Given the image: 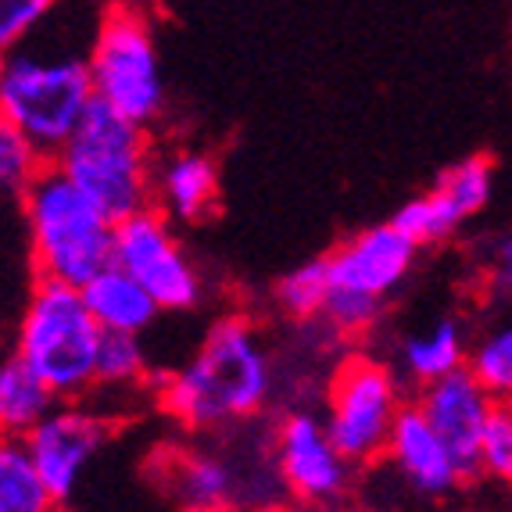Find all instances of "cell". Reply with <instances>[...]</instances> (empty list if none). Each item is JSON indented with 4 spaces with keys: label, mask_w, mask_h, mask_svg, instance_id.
Here are the masks:
<instances>
[{
    "label": "cell",
    "mask_w": 512,
    "mask_h": 512,
    "mask_svg": "<svg viewBox=\"0 0 512 512\" xmlns=\"http://www.w3.org/2000/svg\"><path fill=\"white\" fill-rule=\"evenodd\" d=\"M276 387L273 355L248 316H222L158 387V402L187 434H222L255 419Z\"/></svg>",
    "instance_id": "obj_1"
},
{
    "label": "cell",
    "mask_w": 512,
    "mask_h": 512,
    "mask_svg": "<svg viewBox=\"0 0 512 512\" xmlns=\"http://www.w3.org/2000/svg\"><path fill=\"white\" fill-rule=\"evenodd\" d=\"M18 201L36 276L83 287L115 258V219L54 162H47Z\"/></svg>",
    "instance_id": "obj_2"
},
{
    "label": "cell",
    "mask_w": 512,
    "mask_h": 512,
    "mask_svg": "<svg viewBox=\"0 0 512 512\" xmlns=\"http://www.w3.org/2000/svg\"><path fill=\"white\" fill-rule=\"evenodd\" d=\"M94 101L86 54L40 51L29 47V40L0 54V115L15 122L47 158L69 144Z\"/></svg>",
    "instance_id": "obj_3"
},
{
    "label": "cell",
    "mask_w": 512,
    "mask_h": 512,
    "mask_svg": "<svg viewBox=\"0 0 512 512\" xmlns=\"http://www.w3.org/2000/svg\"><path fill=\"white\" fill-rule=\"evenodd\" d=\"M51 162L115 222L154 205V147L147 126L101 101H94Z\"/></svg>",
    "instance_id": "obj_4"
},
{
    "label": "cell",
    "mask_w": 512,
    "mask_h": 512,
    "mask_svg": "<svg viewBox=\"0 0 512 512\" xmlns=\"http://www.w3.org/2000/svg\"><path fill=\"white\" fill-rule=\"evenodd\" d=\"M101 337L104 330L86 305L83 287L36 276L26 312L18 319L15 355L36 369L61 402H76L94 391Z\"/></svg>",
    "instance_id": "obj_5"
},
{
    "label": "cell",
    "mask_w": 512,
    "mask_h": 512,
    "mask_svg": "<svg viewBox=\"0 0 512 512\" xmlns=\"http://www.w3.org/2000/svg\"><path fill=\"white\" fill-rule=\"evenodd\" d=\"M90 83L94 97L140 126H154L165 111V76L154 26L140 4H108L90 36Z\"/></svg>",
    "instance_id": "obj_6"
},
{
    "label": "cell",
    "mask_w": 512,
    "mask_h": 512,
    "mask_svg": "<svg viewBox=\"0 0 512 512\" xmlns=\"http://www.w3.org/2000/svg\"><path fill=\"white\" fill-rule=\"evenodd\" d=\"M402 409L405 398L394 369L369 355H348L326 384L323 423L344 459L362 470L387 455L394 419Z\"/></svg>",
    "instance_id": "obj_7"
},
{
    "label": "cell",
    "mask_w": 512,
    "mask_h": 512,
    "mask_svg": "<svg viewBox=\"0 0 512 512\" xmlns=\"http://www.w3.org/2000/svg\"><path fill=\"white\" fill-rule=\"evenodd\" d=\"M126 273H133L147 287L162 312H190L205 298V280L197 265L183 251L172 219L158 205L115 222V258Z\"/></svg>",
    "instance_id": "obj_8"
},
{
    "label": "cell",
    "mask_w": 512,
    "mask_h": 512,
    "mask_svg": "<svg viewBox=\"0 0 512 512\" xmlns=\"http://www.w3.org/2000/svg\"><path fill=\"white\" fill-rule=\"evenodd\" d=\"M273 466L283 491L301 505H337L348 498L355 466L341 455L323 416L283 412L273 434Z\"/></svg>",
    "instance_id": "obj_9"
},
{
    "label": "cell",
    "mask_w": 512,
    "mask_h": 512,
    "mask_svg": "<svg viewBox=\"0 0 512 512\" xmlns=\"http://www.w3.org/2000/svg\"><path fill=\"white\" fill-rule=\"evenodd\" d=\"M108 416L101 409H90L86 398L58 402L47 416L29 430V452L43 473V484L51 491L54 505H65L76 498L90 462L108 441Z\"/></svg>",
    "instance_id": "obj_10"
},
{
    "label": "cell",
    "mask_w": 512,
    "mask_h": 512,
    "mask_svg": "<svg viewBox=\"0 0 512 512\" xmlns=\"http://www.w3.org/2000/svg\"><path fill=\"white\" fill-rule=\"evenodd\" d=\"M419 248L423 244L416 237H409L394 219L355 233V237H348L326 255L330 294H348V298H366L387 305V298L412 273Z\"/></svg>",
    "instance_id": "obj_11"
},
{
    "label": "cell",
    "mask_w": 512,
    "mask_h": 512,
    "mask_svg": "<svg viewBox=\"0 0 512 512\" xmlns=\"http://www.w3.org/2000/svg\"><path fill=\"white\" fill-rule=\"evenodd\" d=\"M491 194H495V165L484 154H473L444 169L427 194L405 201L394 222L419 244H437L484 212L491 205Z\"/></svg>",
    "instance_id": "obj_12"
},
{
    "label": "cell",
    "mask_w": 512,
    "mask_h": 512,
    "mask_svg": "<svg viewBox=\"0 0 512 512\" xmlns=\"http://www.w3.org/2000/svg\"><path fill=\"white\" fill-rule=\"evenodd\" d=\"M416 405L430 419V427L444 437L459 462L462 480L480 477V448H484V430L491 423V412L498 409V398L480 384L470 369L462 366L455 373L430 380L419 387Z\"/></svg>",
    "instance_id": "obj_13"
},
{
    "label": "cell",
    "mask_w": 512,
    "mask_h": 512,
    "mask_svg": "<svg viewBox=\"0 0 512 512\" xmlns=\"http://www.w3.org/2000/svg\"><path fill=\"white\" fill-rule=\"evenodd\" d=\"M387 459H391V466L402 473V480L416 495L444 498L466 484L452 448L430 427V419L423 416V409L416 402L405 405L398 412V419H394L391 441H387Z\"/></svg>",
    "instance_id": "obj_14"
},
{
    "label": "cell",
    "mask_w": 512,
    "mask_h": 512,
    "mask_svg": "<svg viewBox=\"0 0 512 512\" xmlns=\"http://www.w3.org/2000/svg\"><path fill=\"white\" fill-rule=\"evenodd\" d=\"M154 205L172 222H201L219 205V165L212 154L180 147L154 158Z\"/></svg>",
    "instance_id": "obj_15"
},
{
    "label": "cell",
    "mask_w": 512,
    "mask_h": 512,
    "mask_svg": "<svg viewBox=\"0 0 512 512\" xmlns=\"http://www.w3.org/2000/svg\"><path fill=\"white\" fill-rule=\"evenodd\" d=\"M165 495L183 509H230L248 502V487L240 484V470L226 455L187 448L165 462Z\"/></svg>",
    "instance_id": "obj_16"
},
{
    "label": "cell",
    "mask_w": 512,
    "mask_h": 512,
    "mask_svg": "<svg viewBox=\"0 0 512 512\" xmlns=\"http://www.w3.org/2000/svg\"><path fill=\"white\" fill-rule=\"evenodd\" d=\"M83 298L101 323V330L115 333H140L144 337L162 316V305L147 294V287L133 273H126L119 262H108L101 273L83 283Z\"/></svg>",
    "instance_id": "obj_17"
},
{
    "label": "cell",
    "mask_w": 512,
    "mask_h": 512,
    "mask_svg": "<svg viewBox=\"0 0 512 512\" xmlns=\"http://www.w3.org/2000/svg\"><path fill=\"white\" fill-rule=\"evenodd\" d=\"M470 344H466V330L459 319H437L430 330L409 333L398 344V362H402L405 380H412L416 387L441 380V376L455 373L466 366Z\"/></svg>",
    "instance_id": "obj_18"
},
{
    "label": "cell",
    "mask_w": 512,
    "mask_h": 512,
    "mask_svg": "<svg viewBox=\"0 0 512 512\" xmlns=\"http://www.w3.org/2000/svg\"><path fill=\"white\" fill-rule=\"evenodd\" d=\"M58 402V394L43 384L22 355L0 359V434L29 437V430Z\"/></svg>",
    "instance_id": "obj_19"
},
{
    "label": "cell",
    "mask_w": 512,
    "mask_h": 512,
    "mask_svg": "<svg viewBox=\"0 0 512 512\" xmlns=\"http://www.w3.org/2000/svg\"><path fill=\"white\" fill-rule=\"evenodd\" d=\"M54 498L26 437L0 434V512H47Z\"/></svg>",
    "instance_id": "obj_20"
},
{
    "label": "cell",
    "mask_w": 512,
    "mask_h": 512,
    "mask_svg": "<svg viewBox=\"0 0 512 512\" xmlns=\"http://www.w3.org/2000/svg\"><path fill=\"white\" fill-rule=\"evenodd\" d=\"M147 373H151V362H147V348L140 341V333L104 330L94 391L115 394V391H126V387H140L147 380Z\"/></svg>",
    "instance_id": "obj_21"
},
{
    "label": "cell",
    "mask_w": 512,
    "mask_h": 512,
    "mask_svg": "<svg viewBox=\"0 0 512 512\" xmlns=\"http://www.w3.org/2000/svg\"><path fill=\"white\" fill-rule=\"evenodd\" d=\"M326 294H330V269H326L323 255L291 269L283 280H276L273 301L283 316L294 319V323H312V319H323Z\"/></svg>",
    "instance_id": "obj_22"
},
{
    "label": "cell",
    "mask_w": 512,
    "mask_h": 512,
    "mask_svg": "<svg viewBox=\"0 0 512 512\" xmlns=\"http://www.w3.org/2000/svg\"><path fill=\"white\" fill-rule=\"evenodd\" d=\"M47 154L11 119L0 115V197H22L29 183L47 169Z\"/></svg>",
    "instance_id": "obj_23"
},
{
    "label": "cell",
    "mask_w": 512,
    "mask_h": 512,
    "mask_svg": "<svg viewBox=\"0 0 512 512\" xmlns=\"http://www.w3.org/2000/svg\"><path fill=\"white\" fill-rule=\"evenodd\" d=\"M466 369L477 376L487 391L495 394L498 402L509 398L512 394V319H505L502 326L487 330L480 341L470 344Z\"/></svg>",
    "instance_id": "obj_24"
},
{
    "label": "cell",
    "mask_w": 512,
    "mask_h": 512,
    "mask_svg": "<svg viewBox=\"0 0 512 512\" xmlns=\"http://www.w3.org/2000/svg\"><path fill=\"white\" fill-rule=\"evenodd\" d=\"M58 4L61 0H0V54L33 40Z\"/></svg>",
    "instance_id": "obj_25"
},
{
    "label": "cell",
    "mask_w": 512,
    "mask_h": 512,
    "mask_svg": "<svg viewBox=\"0 0 512 512\" xmlns=\"http://www.w3.org/2000/svg\"><path fill=\"white\" fill-rule=\"evenodd\" d=\"M480 473H487L498 484L512 487V416L502 402L491 412V423L484 430V448H480Z\"/></svg>",
    "instance_id": "obj_26"
},
{
    "label": "cell",
    "mask_w": 512,
    "mask_h": 512,
    "mask_svg": "<svg viewBox=\"0 0 512 512\" xmlns=\"http://www.w3.org/2000/svg\"><path fill=\"white\" fill-rule=\"evenodd\" d=\"M491 283L495 291L512 294V237H505L491 255Z\"/></svg>",
    "instance_id": "obj_27"
},
{
    "label": "cell",
    "mask_w": 512,
    "mask_h": 512,
    "mask_svg": "<svg viewBox=\"0 0 512 512\" xmlns=\"http://www.w3.org/2000/svg\"><path fill=\"white\" fill-rule=\"evenodd\" d=\"M122 4H140V8H144V4H151V0H122Z\"/></svg>",
    "instance_id": "obj_28"
},
{
    "label": "cell",
    "mask_w": 512,
    "mask_h": 512,
    "mask_svg": "<svg viewBox=\"0 0 512 512\" xmlns=\"http://www.w3.org/2000/svg\"><path fill=\"white\" fill-rule=\"evenodd\" d=\"M502 405H505V409H509V416H512V394H509V398H505Z\"/></svg>",
    "instance_id": "obj_29"
}]
</instances>
